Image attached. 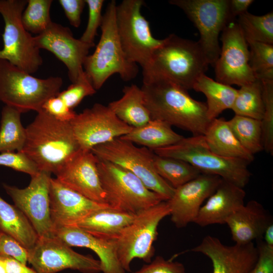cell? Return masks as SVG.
Here are the masks:
<instances>
[{"mask_svg": "<svg viewBox=\"0 0 273 273\" xmlns=\"http://www.w3.org/2000/svg\"><path fill=\"white\" fill-rule=\"evenodd\" d=\"M222 46L215 62V80L225 84L240 86L256 79L249 64L248 44L237 22L228 23L221 32Z\"/></svg>", "mask_w": 273, "mask_h": 273, "instance_id": "13", "label": "cell"}, {"mask_svg": "<svg viewBox=\"0 0 273 273\" xmlns=\"http://www.w3.org/2000/svg\"><path fill=\"white\" fill-rule=\"evenodd\" d=\"M222 179L216 175L201 173L175 189L166 202L171 220L176 228H183L194 222L203 203L214 192Z\"/></svg>", "mask_w": 273, "mask_h": 273, "instance_id": "18", "label": "cell"}, {"mask_svg": "<svg viewBox=\"0 0 273 273\" xmlns=\"http://www.w3.org/2000/svg\"><path fill=\"white\" fill-rule=\"evenodd\" d=\"M249 64L256 79L273 80V45L263 42H247Z\"/></svg>", "mask_w": 273, "mask_h": 273, "instance_id": "37", "label": "cell"}, {"mask_svg": "<svg viewBox=\"0 0 273 273\" xmlns=\"http://www.w3.org/2000/svg\"><path fill=\"white\" fill-rule=\"evenodd\" d=\"M235 115L261 120L264 111L261 81H254L240 86L231 109Z\"/></svg>", "mask_w": 273, "mask_h": 273, "instance_id": "32", "label": "cell"}, {"mask_svg": "<svg viewBox=\"0 0 273 273\" xmlns=\"http://www.w3.org/2000/svg\"><path fill=\"white\" fill-rule=\"evenodd\" d=\"M96 92L83 71L75 82L72 83L66 89L60 92L57 96L64 101L69 108L73 110L85 97L92 96Z\"/></svg>", "mask_w": 273, "mask_h": 273, "instance_id": "39", "label": "cell"}, {"mask_svg": "<svg viewBox=\"0 0 273 273\" xmlns=\"http://www.w3.org/2000/svg\"><path fill=\"white\" fill-rule=\"evenodd\" d=\"M70 24L78 28L81 24V15L86 5L85 0H59Z\"/></svg>", "mask_w": 273, "mask_h": 273, "instance_id": "46", "label": "cell"}, {"mask_svg": "<svg viewBox=\"0 0 273 273\" xmlns=\"http://www.w3.org/2000/svg\"><path fill=\"white\" fill-rule=\"evenodd\" d=\"M141 89L152 119L164 121L193 135L205 134L211 121L206 104L191 97L188 90L163 79L143 81Z\"/></svg>", "mask_w": 273, "mask_h": 273, "instance_id": "1", "label": "cell"}, {"mask_svg": "<svg viewBox=\"0 0 273 273\" xmlns=\"http://www.w3.org/2000/svg\"><path fill=\"white\" fill-rule=\"evenodd\" d=\"M42 110L62 121L70 122L76 115L57 95L47 100L42 106Z\"/></svg>", "mask_w": 273, "mask_h": 273, "instance_id": "45", "label": "cell"}, {"mask_svg": "<svg viewBox=\"0 0 273 273\" xmlns=\"http://www.w3.org/2000/svg\"><path fill=\"white\" fill-rule=\"evenodd\" d=\"M228 122L237 140L249 153L254 155L263 150L261 120L235 115Z\"/></svg>", "mask_w": 273, "mask_h": 273, "instance_id": "34", "label": "cell"}, {"mask_svg": "<svg viewBox=\"0 0 273 273\" xmlns=\"http://www.w3.org/2000/svg\"><path fill=\"white\" fill-rule=\"evenodd\" d=\"M243 188L222 179L214 192L202 206L194 223L204 227L224 224L228 218L244 205Z\"/></svg>", "mask_w": 273, "mask_h": 273, "instance_id": "24", "label": "cell"}, {"mask_svg": "<svg viewBox=\"0 0 273 273\" xmlns=\"http://www.w3.org/2000/svg\"><path fill=\"white\" fill-rule=\"evenodd\" d=\"M52 0H28L23 11L21 21L28 32L39 35L44 32L52 21L50 17Z\"/></svg>", "mask_w": 273, "mask_h": 273, "instance_id": "36", "label": "cell"}, {"mask_svg": "<svg viewBox=\"0 0 273 273\" xmlns=\"http://www.w3.org/2000/svg\"><path fill=\"white\" fill-rule=\"evenodd\" d=\"M88 9V20L86 28L79 38L83 42L95 46L94 40L97 35V30L101 26L103 16L102 8L104 0H85Z\"/></svg>", "mask_w": 273, "mask_h": 273, "instance_id": "40", "label": "cell"}, {"mask_svg": "<svg viewBox=\"0 0 273 273\" xmlns=\"http://www.w3.org/2000/svg\"><path fill=\"white\" fill-rule=\"evenodd\" d=\"M50 212L54 231L75 226L93 212L110 206L91 200L51 178L49 188Z\"/></svg>", "mask_w": 273, "mask_h": 273, "instance_id": "20", "label": "cell"}, {"mask_svg": "<svg viewBox=\"0 0 273 273\" xmlns=\"http://www.w3.org/2000/svg\"><path fill=\"white\" fill-rule=\"evenodd\" d=\"M181 9L198 30V41L209 65L214 66L220 54L219 35L231 20L229 0H170Z\"/></svg>", "mask_w": 273, "mask_h": 273, "instance_id": "12", "label": "cell"}, {"mask_svg": "<svg viewBox=\"0 0 273 273\" xmlns=\"http://www.w3.org/2000/svg\"><path fill=\"white\" fill-rule=\"evenodd\" d=\"M21 113L5 105L1 111L0 126V153L21 152L26 141V129L21 121Z\"/></svg>", "mask_w": 273, "mask_h": 273, "instance_id": "31", "label": "cell"}, {"mask_svg": "<svg viewBox=\"0 0 273 273\" xmlns=\"http://www.w3.org/2000/svg\"><path fill=\"white\" fill-rule=\"evenodd\" d=\"M123 95L109 103L108 106L122 121L134 128L143 126L151 119L150 112L145 104L141 87L135 84L125 86Z\"/></svg>", "mask_w": 273, "mask_h": 273, "instance_id": "27", "label": "cell"}, {"mask_svg": "<svg viewBox=\"0 0 273 273\" xmlns=\"http://www.w3.org/2000/svg\"><path fill=\"white\" fill-rule=\"evenodd\" d=\"M63 83L61 77L36 78L0 59V101L21 113L42 110L46 102L60 92Z\"/></svg>", "mask_w": 273, "mask_h": 273, "instance_id": "6", "label": "cell"}, {"mask_svg": "<svg viewBox=\"0 0 273 273\" xmlns=\"http://www.w3.org/2000/svg\"><path fill=\"white\" fill-rule=\"evenodd\" d=\"M152 151L161 156L183 160L201 173L218 176L242 188L251 176L248 167L249 162L215 153L208 147L203 135L184 138L173 145Z\"/></svg>", "mask_w": 273, "mask_h": 273, "instance_id": "5", "label": "cell"}, {"mask_svg": "<svg viewBox=\"0 0 273 273\" xmlns=\"http://www.w3.org/2000/svg\"><path fill=\"white\" fill-rule=\"evenodd\" d=\"M133 273H187L184 264L172 259L156 256L150 263L144 264Z\"/></svg>", "mask_w": 273, "mask_h": 273, "instance_id": "42", "label": "cell"}, {"mask_svg": "<svg viewBox=\"0 0 273 273\" xmlns=\"http://www.w3.org/2000/svg\"><path fill=\"white\" fill-rule=\"evenodd\" d=\"M192 89L205 96L207 114L210 121L217 118L223 111L232 109L238 92L231 85L214 80L205 74L197 79Z\"/></svg>", "mask_w": 273, "mask_h": 273, "instance_id": "30", "label": "cell"}, {"mask_svg": "<svg viewBox=\"0 0 273 273\" xmlns=\"http://www.w3.org/2000/svg\"><path fill=\"white\" fill-rule=\"evenodd\" d=\"M153 163L157 173L176 189L199 175L201 173L187 162L154 153Z\"/></svg>", "mask_w": 273, "mask_h": 273, "instance_id": "33", "label": "cell"}, {"mask_svg": "<svg viewBox=\"0 0 273 273\" xmlns=\"http://www.w3.org/2000/svg\"><path fill=\"white\" fill-rule=\"evenodd\" d=\"M69 122L80 149L87 150L123 136L133 128L100 103L76 114Z\"/></svg>", "mask_w": 273, "mask_h": 273, "instance_id": "16", "label": "cell"}, {"mask_svg": "<svg viewBox=\"0 0 273 273\" xmlns=\"http://www.w3.org/2000/svg\"><path fill=\"white\" fill-rule=\"evenodd\" d=\"M144 4L143 0H123L116 5L115 11L117 33L123 51L142 70L163 41L153 36L149 22L141 12Z\"/></svg>", "mask_w": 273, "mask_h": 273, "instance_id": "11", "label": "cell"}, {"mask_svg": "<svg viewBox=\"0 0 273 273\" xmlns=\"http://www.w3.org/2000/svg\"><path fill=\"white\" fill-rule=\"evenodd\" d=\"M21 152L39 171L55 174L80 148L69 122L59 120L43 110L26 128Z\"/></svg>", "mask_w": 273, "mask_h": 273, "instance_id": "2", "label": "cell"}, {"mask_svg": "<svg viewBox=\"0 0 273 273\" xmlns=\"http://www.w3.org/2000/svg\"><path fill=\"white\" fill-rule=\"evenodd\" d=\"M98 162L91 150L80 149L58 171L56 178L65 187L91 200L107 204L99 175Z\"/></svg>", "mask_w": 273, "mask_h": 273, "instance_id": "19", "label": "cell"}, {"mask_svg": "<svg viewBox=\"0 0 273 273\" xmlns=\"http://www.w3.org/2000/svg\"><path fill=\"white\" fill-rule=\"evenodd\" d=\"M55 236L70 247L88 248L98 256L103 273H125L119 260L116 240L94 236L76 227L57 229Z\"/></svg>", "mask_w": 273, "mask_h": 273, "instance_id": "22", "label": "cell"}, {"mask_svg": "<svg viewBox=\"0 0 273 273\" xmlns=\"http://www.w3.org/2000/svg\"><path fill=\"white\" fill-rule=\"evenodd\" d=\"M256 241L258 258L248 273H273V246L267 245L261 239Z\"/></svg>", "mask_w": 273, "mask_h": 273, "instance_id": "44", "label": "cell"}, {"mask_svg": "<svg viewBox=\"0 0 273 273\" xmlns=\"http://www.w3.org/2000/svg\"><path fill=\"white\" fill-rule=\"evenodd\" d=\"M97 167L106 203L113 208L136 214L165 201L135 175L115 164L98 159Z\"/></svg>", "mask_w": 273, "mask_h": 273, "instance_id": "7", "label": "cell"}, {"mask_svg": "<svg viewBox=\"0 0 273 273\" xmlns=\"http://www.w3.org/2000/svg\"><path fill=\"white\" fill-rule=\"evenodd\" d=\"M202 253L211 261L212 273H248L258 258V251L254 243L224 245L217 238L204 237L191 250Z\"/></svg>", "mask_w": 273, "mask_h": 273, "instance_id": "21", "label": "cell"}, {"mask_svg": "<svg viewBox=\"0 0 273 273\" xmlns=\"http://www.w3.org/2000/svg\"><path fill=\"white\" fill-rule=\"evenodd\" d=\"M116 5L114 0L107 5L100 26L99 41L94 53L86 57L83 64V70L96 90L115 74L127 81L135 78L139 72L138 65L127 57L118 35Z\"/></svg>", "mask_w": 273, "mask_h": 273, "instance_id": "4", "label": "cell"}, {"mask_svg": "<svg viewBox=\"0 0 273 273\" xmlns=\"http://www.w3.org/2000/svg\"><path fill=\"white\" fill-rule=\"evenodd\" d=\"M264 111L261 120L263 150L273 154V80L261 81Z\"/></svg>", "mask_w": 273, "mask_h": 273, "instance_id": "38", "label": "cell"}, {"mask_svg": "<svg viewBox=\"0 0 273 273\" xmlns=\"http://www.w3.org/2000/svg\"><path fill=\"white\" fill-rule=\"evenodd\" d=\"M119 138L153 150L173 145L184 137L175 132L167 123L151 119L145 125L132 128Z\"/></svg>", "mask_w": 273, "mask_h": 273, "instance_id": "28", "label": "cell"}, {"mask_svg": "<svg viewBox=\"0 0 273 273\" xmlns=\"http://www.w3.org/2000/svg\"><path fill=\"white\" fill-rule=\"evenodd\" d=\"M225 223L228 225L235 244L244 245L261 239L272 220L259 202L250 200L237 209Z\"/></svg>", "mask_w": 273, "mask_h": 273, "instance_id": "23", "label": "cell"}, {"mask_svg": "<svg viewBox=\"0 0 273 273\" xmlns=\"http://www.w3.org/2000/svg\"><path fill=\"white\" fill-rule=\"evenodd\" d=\"M28 262L38 273H57L66 269L81 273L102 272L99 260L75 252L56 236L39 237L28 250Z\"/></svg>", "mask_w": 273, "mask_h": 273, "instance_id": "14", "label": "cell"}, {"mask_svg": "<svg viewBox=\"0 0 273 273\" xmlns=\"http://www.w3.org/2000/svg\"><path fill=\"white\" fill-rule=\"evenodd\" d=\"M0 273H7L4 259V255L0 254Z\"/></svg>", "mask_w": 273, "mask_h": 273, "instance_id": "50", "label": "cell"}, {"mask_svg": "<svg viewBox=\"0 0 273 273\" xmlns=\"http://www.w3.org/2000/svg\"><path fill=\"white\" fill-rule=\"evenodd\" d=\"M263 238V241L268 246H273V223L270 224L266 229Z\"/></svg>", "mask_w": 273, "mask_h": 273, "instance_id": "49", "label": "cell"}, {"mask_svg": "<svg viewBox=\"0 0 273 273\" xmlns=\"http://www.w3.org/2000/svg\"><path fill=\"white\" fill-rule=\"evenodd\" d=\"M135 215L107 206L93 212L75 226L96 237L117 240Z\"/></svg>", "mask_w": 273, "mask_h": 273, "instance_id": "25", "label": "cell"}, {"mask_svg": "<svg viewBox=\"0 0 273 273\" xmlns=\"http://www.w3.org/2000/svg\"><path fill=\"white\" fill-rule=\"evenodd\" d=\"M169 215L167 203L163 201L137 213L123 230L116 240V245L119 260L125 271H130V263L134 259L148 263L152 261L158 225Z\"/></svg>", "mask_w": 273, "mask_h": 273, "instance_id": "10", "label": "cell"}, {"mask_svg": "<svg viewBox=\"0 0 273 273\" xmlns=\"http://www.w3.org/2000/svg\"><path fill=\"white\" fill-rule=\"evenodd\" d=\"M247 42L256 41L273 44V13L257 16L248 11L237 21Z\"/></svg>", "mask_w": 273, "mask_h": 273, "instance_id": "35", "label": "cell"}, {"mask_svg": "<svg viewBox=\"0 0 273 273\" xmlns=\"http://www.w3.org/2000/svg\"><path fill=\"white\" fill-rule=\"evenodd\" d=\"M51 174L39 171L31 176L29 185L24 189L5 184L3 185L15 206L26 216L39 238L55 236L50 212Z\"/></svg>", "mask_w": 273, "mask_h": 273, "instance_id": "15", "label": "cell"}, {"mask_svg": "<svg viewBox=\"0 0 273 273\" xmlns=\"http://www.w3.org/2000/svg\"><path fill=\"white\" fill-rule=\"evenodd\" d=\"M27 3L26 0H0V14L5 23L0 59L31 74L42 65V58L33 36L22 23V14Z\"/></svg>", "mask_w": 273, "mask_h": 273, "instance_id": "9", "label": "cell"}, {"mask_svg": "<svg viewBox=\"0 0 273 273\" xmlns=\"http://www.w3.org/2000/svg\"><path fill=\"white\" fill-rule=\"evenodd\" d=\"M91 151L98 159L115 164L135 175L148 189L165 201L173 194L175 189L155 169L152 150L138 147L129 141L117 138L94 147Z\"/></svg>", "mask_w": 273, "mask_h": 273, "instance_id": "8", "label": "cell"}, {"mask_svg": "<svg viewBox=\"0 0 273 273\" xmlns=\"http://www.w3.org/2000/svg\"><path fill=\"white\" fill-rule=\"evenodd\" d=\"M203 135L209 149L221 156L242 159L250 163L254 159V155L242 146L228 121L223 118L212 120Z\"/></svg>", "mask_w": 273, "mask_h": 273, "instance_id": "26", "label": "cell"}, {"mask_svg": "<svg viewBox=\"0 0 273 273\" xmlns=\"http://www.w3.org/2000/svg\"><path fill=\"white\" fill-rule=\"evenodd\" d=\"M209 65L198 41L171 34L154 51L143 70V81L163 79L189 90Z\"/></svg>", "mask_w": 273, "mask_h": 273, "instance_id": "3", "label": "cell"}, {"mask_svg": "<svg viewBox=\"0 0 273 273\" xmlns=\"http://www.w3.org/2000/svg\"><path fill=\"white\" fill-rule=\"evenodd\" d=\"M0 166L28 174L31 176L39 171L35 164L21 152H6L0 153Z\"/></svg>", "mask_w": 273, "mask_h": 273, "instance_id": "41", "label": "cell"}, {"mask_svg": "<svg viewBox=\"0 0 273 273\" xmlns=\"http://www.w3.org/2000/svg\"><path fill=\"white\" fill-rule=\"evenodd\" d=\"M0 231L13 237L28 250L33 247L39 238L24 213L1 196Z\"/></svg>", "mask_w": 273, "mask_h": 273, "instance_id": "29", "label": "cell"}, {"mask_svg": "<svg viewBox=\"0 0 273 273\" xmlns=\"http://www.w3.org/2000/svg\"><path fill=\"white\" fill-rule=\"evenodd\" d=\"M0 254L10 256L24 264L28 262V250L10 236L2 232Z\"/></svg>", "mask_w": 273, "mask_h": 273, "instance_id": "43", "label": "cell"}, {"mask_svg": "<svg viewBox=\"0 0 273 273\" xmlns=\"http://www.w3.org/2000/svg\"><path fill=\"white\" fill-rule=\"evenodd\" d=\"M36 47L52 53L66 66L72 83L75 82L84 71L83 64L93 46L74 37L70 29L52 22L41 34L33 36Z\"/></svg>", "mask_w": 273, "mask_h": 273, "instance_id": "17", "label": "cell"}, {"mask_svg": "<svg viewBox=\"0 0 273 273\" xmlns=\"http://www.w3.org/2000/svg\"><path fill=\"white\" fill-rule=\"evenodd\" d=\"M4 259L7 273H38L10 256L4 255Z\"/></svg>", "mask_w": 273, "mask_h": 273, "instance_id": "48", "label": "cell"}, {"mask_svg": "<svg viewBox=\"0 0 273 273\" xmlns=\"http://www.w3.org/2000/svg\"><path fill=\"white\" fill-rule=\"evenodd\" d=\"M253 0H229V13L231 21L247 11Z\"/></svg>", "mask_w": 273, "mask_h": 273, "instance_id": "47", "label": "cell"}, {"mask_svg": "<svg viewBox=\"0 0 273 273\" xmlns=\"http://www.w3.org/2000/svg\"><path fill=\"white\" fill-rule=\"evenodd\" d=\"M1 233H2V232L0 231V235H1Z\"/></svg>", "mask_w": 273, "mask_h": 273, "instance_id": "51", "label": "cell"}]
</instances>
